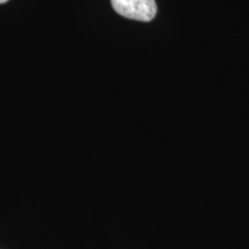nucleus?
I'll list each match as a JSON object with an SVG mask.
<instances>
[{
    "mask_svg": "<svg viewBox=\"0 0 249 249\" xmlns=\"http://www.w3.org/2000/svg\"><path fill=\"white\" fill-rule=\"evenodd\" d=\"M112 7L121 17L149 22L157 13L155 0H111Z\"/></svg>",
    "mask_w": 249,
    "mask_h": 249,
    "instance_id": "obj_1",
    "label": "nucleus"
},
{
    "mask_svg": "<svg viewBox=\"0 0 249 249\" xmlns=\"http://www.w3.org/2000/svg\"><path fill=\"white\" fill-rule=\"evenodd\" d=\"M8 0H0V4H5V2H7Z\"/></svg>",
    "mask_w": 249,
    "mask_h": 249,
    "instance_id": "obj_2",
    "label": "nucleus"
}]
</instances>
